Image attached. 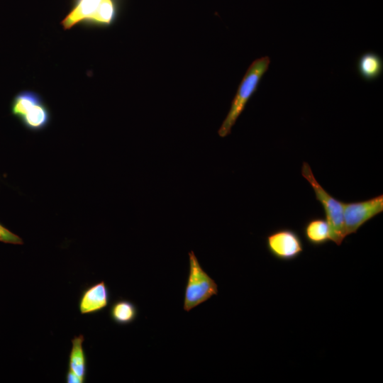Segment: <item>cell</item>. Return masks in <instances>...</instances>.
<instances>
[{"mask_svg": "<svg viewBox=\"0 0 383 383\" xmlns=\"http://www.w3.org/2000/svg\"><path fill=\"white\" fill-rule=\"evenodd\" d=\"M109 315L111 320L116 324L128 325L135 320L138 309L132 301L121 299L111 304Z\"/></svg>", "mask_w": 383, "mask_h": 383, "instance_id": "cell-12", "label": "cell"}, {"mask_svg": "<svg viewBox=\"0 0 383 383\" xmlns=\"http://www.w3.org/2000/svg\"><path fill=\"white\" fill-rule=\"evenodd\" d=\"M302 233L306 241L313 247L322 246L331 240V228L326 218H309L303 226Z\"/></svg>", "mask_w": 383, "mask_h": 383, "instance_id": "cell-7", "label": "cell"}, {"mask_svg": "<svg viewBox=\"0 0 383 383\" xmlns=\"http://www.w3.org/2000/svg\"><path fill=\"white\" fill-rule=\"evenodd\" d=\"M115 13L113 0H102L95 13L84 21L94 25L108 26L113 20Z\"/></svg>", "mask_w": 383, "mask_h": 383, "instance_id": "cell-14", "label": "cell"}, {"mask_svg": "<svg viewBox=\"0 0 383 383\" xmlns=\"http://www.w3.org/2000/svg\"><path fill=\"white\" fill-rule=\"evenodd\" d=\"M383 211V195L369 199L343 202V215L345 236L355 233L370 219Z\"/></svg>", "mask_w": 383, "mask_h": 383, "instance_id": "cell-4", "label": "cell"}, {"mask_svg": "<svg viewBox=\"0 0 383 383\" xmlns=\"http://www.w3.org/2000/svg\"><path fill=\"white\" fill-rule=\"evenodd\" d=\"M360 77L366 82H373L382 75L383 60L377 52L367 51L361 54L356 62Z\"/></svg>", "mask_w": 383, "mask_h": 383, "instance_id": "cell-8", "label": "cell"}, {"mask_svg": "<svg viewBox=\"0 0 383 383\" xmlns=\"http://www.w3.org/2000/svg\"><path fill=\"white\" fill-rule=\"evenodd\" d=\"M65 379L66 382L67 383H84V382L77 374L69 369L67 370Z\"/></svg>", "mask_w": 383, "mask_h": 383, "instance_id": "cell-16", "label": "cell"}, {"mask_svg": "<svg viewBox=\"0 0 383 383\" xmlns=\"http://www.w3.org/2000/svg\"><path fill=\"white\" fill-rule=\"evenodd\" d=\"M301 172L302 177L313 189L316 200L323 209L326 219L331 228V240L337 245H340L346 237L344 231L343 201L335 199L323 189L307 162H303Z\"/></svg>", "mask_w": 383, "mask_h": 383, "instance_id": "cell-2", "label": "cell"}, {"mask_svg": "<svg viewBox=\"0 0 383 383\" xmlns=\"http://www.w3.org/2000/svg\"><path fill=\"white\" fill-rule=\"evenodd\" d=\"M269 253L281 261H292L304 251V244L299 234L289 228H277L267 234L265 238Z\"/></svg>", "mask_w": 383, "mask_h": 383, "instance_id": "cell-5", "label": "cell"}, {"mask_svg": "<svg viewBox=\"0 0 383 383\" xmlns=\"http://www.w3.org/2000/svg\"><path fill=\"white\" fill-rule=\"evenodd\" d=\"M83 335H75L72 339V348L69 355L68 369L77 374L84 382L86 379L87 360L83 347Z\"/></svg>", "mask_w": 383, "mask_h": 383, "instance_id": "cell-10", "label": "cell"}, {"mask_svg": "<svg viewBox=\"0 0 383 383\" xmlns=\"http://www.w3.org/2000/svg\"><path fill=\"white\" fill-rule=\"evenodd\" d=\"M189 270L185 288L184 310L189 312L218 294L216 282L202 269L194 252H189Z\"/></svg>", "mask_w": 383, "mask_h": 383, "instance_id": "cell-3", "label": "cell"}, {"mask_svg": "<svg viewBox=\"0 0 383 383\" xmlns=\"http://www.w3.org/2000/svg\"><path fill=\"white\" fill-rule=\"evenodd\" d=\"M270 64V58L264 56L254 60L249 66L232 101L230 110L218 129L219 136L223 138L231 133L233 126L244 111L247 103L256 91Z\"/></svg>", "mask_w": 383, "mask_h": 383, "instance_id": "cell-1", "label": "cell"}, {"mask_svg": "<svg viewBox=\"0 0 383 383\" xmlns=\"http://www.w3.org/2000/svg\"><path fill=\"white\" fill-rule=\"evenodd\" d=\"M102 0H79L76 6L61 21V25L65 30L72 28L74 25L86 21L92 16Z\"/></svg>", "mask_w": 383, "mask_h": 383, "instance_id": "cell-11", "label": "cell"}, {"mask_svg": "<svg viewBox=\"0 0 383 383\" xmlns=\"http://www.w3.org/2000/svg\"><path fill=\"white\" fill-rule=\"evenodd\" d=\"M109 289L104 281L85 288L79 299L81 314H93L105 309L109 303Z\"/></svg>", "mask_w": 383, "mask_h": 383, "instance_id": "cell-6", "label": "cell"}, {"mask_svg": "<svg viewBox=\"0 0 383 383\" xmlns=\"http://www.w3.org/2000/svg\"><path fill=\"white\" fill-rule=\"evenodd\" d=\"M50 112L43 101L29 109L19 119L23 126L33 132L45 129L50 123Z\"/></svg>", "mask_w": 383, "mask_h": 383, "instance_id": "cell-9", "label": "cell"}, {"mask_svg": "<svg viewBox=\"0 0 383 383\" xmlns=\"http://www.w3.org/2000/svg\"><path fill=\"white\" fill-rule=\"evenodd\" d=\"M0 242L14 245H23V241L18 235L12 233L0 223Z\"/></svg>", "mask_w": 383, "mask_h": 383, "instance_id": "cell-15", "label": "cell"}, {"mask_svg": "<svg viewBox=\"0 0 383 383\" xmlns=\"http://www.w3.org/2000/svg\"><path fill=\"white\" fill-rule=\"evenodd\" d=\"M41 101L43 99L38 93L22 91L18 93L11 101V114L19 120L29 109Z\"/></svg>", "mask_w": 383, "mask_h": 383, "instance_id": "cell-13", "label": "cell"}]
</instances>
